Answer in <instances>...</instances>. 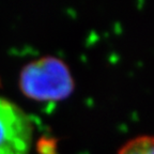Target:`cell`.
I'll list each match as a JSON object with an SVG mask.
<instances>
[{"label":"cell","instance_id":"obj_2","mask_svg":"<svg viewBox=\"0 0 154 154\" xmlns=\"http://www.w3.org/2000/svg\"><path fill=\"white\" fill-rule=\"evenodd\" d=\"M33 125L14 102L0 96V154H30Z\"/></svg>","mask_w":154,"mask_h":154},{"label":"cell","instance_id":"obj_3","mask_svg":"<svg viewBox=\"0 0 154 154\" xmlns=\"http://www.w3.org/2000/svg\"><path fill=\"white\" fill-rule=\"evenodd\" d=\"M117 154H154V136H136L122 144Z\"/></svg>","mask_w":154,"mask_h":154},{"label":"cell","instance_id":"obj_1","mask_svg":"<svg viewBox=\"0 0 154 154\" xmlns=\"http://www.w3.org/2000/svg\"><path fill=\"white\" fill-rule=\"evenodd\" d=\"M19 88L24 95L34 101L59 102L73 94L75 80L69 65L61 58L45 56L23 69Z\"/></svg>","mask_w":154,"mask_h":154}]
</instances>
